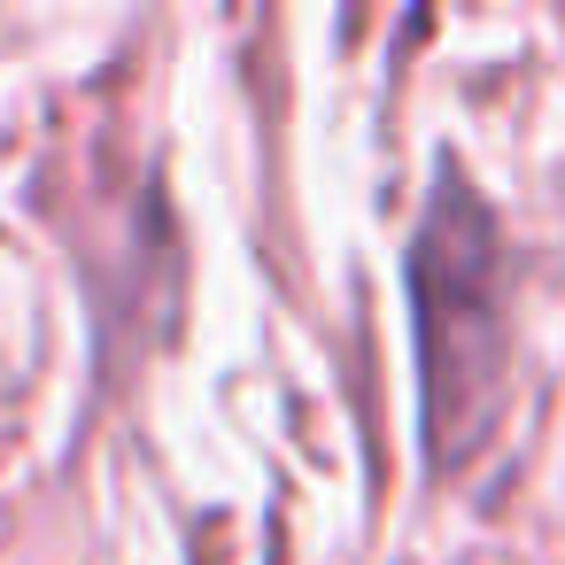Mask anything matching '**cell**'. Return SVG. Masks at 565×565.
<instances>
[{
	"mask_svg": "<svg viewBox=\"0 0 565 565\" xmlns=\"http://www.w3.org/2000/svg\"><path fill=\"white\" fill-rule=\"evenodd\" d=\"M418 356H426V426L434 441H472L503 364V248L480 194L449 171L411 248Z\"/></svg>",
	"mask_w": 565,
	"mask_h": 565,
	"instance_id": "6da1fadb",
	"label": "cell"
}]
</instances>
